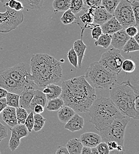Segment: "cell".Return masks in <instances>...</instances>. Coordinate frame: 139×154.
Wrapping results in <instances>:
<instances>
[{
  "label": "cell",
  "instance_id": "obj_1",
  "mask_svg": "<svg viewBox=\"0 0 139 154\" xmlns=\"http://www.w3.org/2000/svg\"><path fill=\"white\" fill-rule=\"evenodd\" d=\"M61 98L64 105L78 113H86L97 98L95 89L86 81L84 75L65 81L62 84Z\"/></svg>",
  "mask_w": 139,
  "mask_h": 154
},
{
  "label": "cell",
  "instance_id": "obj_2",
  "mask_svg": "<svg viewBox=\"0 0 139 154\" xmlns=\"http://www.w3.org/2000/svg\"><path fill=\"white\" fill-rule=\"evenodd\" d=\"M31 78L40 90L59 82L62 68L59 61L47 54H34L30 59Z\"/></svg>",
  "mask_w": 139,
  "mask_h": 154
},
{
  "label": "cell",
  "instance_id": "obj_3",
  "mask_svg": "<svg viewBox=\"0 0 139 154\" xmlns=\"http://www.w3.org/2000/svg\"><path fill=\"white\" fill-rule=\"evenodd\" d=\"M110 89V99L120 113L135 120L139 119V91L130 80L116 84Z\"/></svg>",
  "mask_w": 139,
  "mask_h": 154
},
{
  "label": "cell",
  "instance_id": "obj_4",
  "mask_svg": "<svg viewBox=\"0 0 139 154\" xmlns=\"http://www.w3.org/2000/svg\"><path fill=\"white\" fill-rule=\"evenodd\" d=\"M90 122L97 130H101L111 125L115 120L124 117L110 98H96L88 110Z\"/></svg>",
  "mask_w": 139,
  "mask_h": 154
},
{
  "label": "cell",
  "instance_id": "obj_5",
  "mask_svg": "<svg viewBox=\"0 0 139 154\" xmlns=\"http://www.w3.org/2000/svg\"><path fill=\"white\" fill-rule=\"evenodd\" d=\"M84 76L95 89H110L117 83V75L104 68L99 62L92 63L86 69Z\"/></svg>",
  "mask_w": 139,
  "mask_h": 154
},
{
  "label": "cell",
  "instance_id": "obj_6",
  "mask_svg": "<svg viewBox=\"0 0 139 154\" xmlns=\"http://www.w3.org/2000/svg\"><path fill=\"white\" fill-rule=\"evenodd\" d=\"M130 121V117L124 116L115 120L111 125L99 131L102 140L107 143L114 141L123 146L125 128Z\"/></svg>",
  "mask_w": 139,
  "mask_h": 154
},
{
  "label": "cell",
  "instance_id": "obj_7",
  "mask_svg": "<svg viewBox=\"0 0 139 154\" xmlns=\"http://www.w3.org/2000/svg\"><path fill=\"white\" fill-rule=\"evenodd\" d=\"M6 11L0 12V33H8L17 28L24 20L21 11H17L4 5Z\"/></svg>",
  "mask_w": 139,
  "mask_h": 154
},
{
  "label": "cell",
  "instance_id": "obj_8",
  "mask_svg": "<svg viewBox=\"0 0 139 154\" xmlns=\"http://www.w3.org/2000/svg\"><path fill=\"white\" fill-rule=\"evenodd\" d=\"M124 59L120 51L113 48L104 52L98 62L107 70L117 75L121 71V65Z\"/></svg>",
  "mask_w": 139,
  "mask_h": 154
},
{
  "label": "cell",
  "instance_id": "obj_9",
  "mask_svg": "<svg viewBox=\"0 0 139 154\" xmlns=\"http://www.w3.org/2000/svg\"><path fill=\"white\" fill-rule=\"evenodd\" d=\"M4 71L13 79L24 84L26 86L36 85L31 78L30 65L24 62L19 63L5 69Z\"/></svg>",
  "mask_w": 139,
  "mask_h": 154
},
{
  "label": "cell",
  "instance_id": "obj_10",
  "mask_svg": "<svg viewBox=\"0 0 139 154\" xmlns=\"http://www.w3.org/2000/svg\"><path fill=\"white\" fill-rule=\"evenodd\" d=\"M113 16L119 21L124 29L130 26H136L131 1L129 0L120 1L114 11Z\"/></svg>",
  "mask_w": 139,
  "mask_h": 154
},
{
  "label": "cell",
  "instance_id": "obj_11",
  "mask_svg": "<svg viewBox=\"0 0 139 154\" xmlns=\"http://www.w3.org/2000/svg\"><path fill=\"white\" fill-rule=\"evenodd\" d=\"M26 87L27 86L13 79L7 75L4 70L0 71V87L4 88L8 92L20 95L24 88Z\"/></svg>",
  "mask_w": 139,
  "mask_h": 154
},
{
  "label": "cell",
  "instance_id": "obj_12",
  "mask_svg": "<svg viewBox=\"0 0 139 154\" xmlns=\"http://www.w3.org/2000/svg\"><path fill=\"white\" fill-rule=\"evenodd\" d=\"M93 24L101 26L108 20L111 18L113 15L108 13L101 5L96 7H92Z\"/></svg>",
  "mask_w": 139,
  "mask_h": 154
},
{
  "label": "cell",
  "instance_id": "obj_13",
  "mask_svg": "<svg viewBox=\"0 0 139 154\" xmlns=\"http://www.w3.org/2000/svg\"><path fill=\"white\" fill-rule=\"evenodd\" d=\"M35 88L33 86L30 85L25 87L19 98V106L25 109H30V104L34 96Z\"/></svg>",
  "mask_w": 139,
  "mask_h": 154
},
{
  "label": "cell",
  "instance_id": "obj_14",
  "mask_svg": "<svg viewBox=\"0 0 139 154\" xmlns=\"http://www.w3.org/2000/svg\"><path fill=\"white\" fill-rule=\"evenodd\" d=\"M130 38L126 33L125 29H122L111 35V44L114 48L121 51Z\"/></svg>",
  "mask_w": 139,
  "mask_h": 154
},
{
  "label": "cell",
  "instance_id": "obj_15",
  "mask_svg": "<svg viewBox=\"0 0 139 154\" xmlns=\"http://www.w3.org/2000/svg\"><path fill=\"white\" fill-rule=\"evenodd\" d=\"M83 146L93 148L97 146L102 141L100 135L94 132H86L80 135V139Z\"/></svg>",
  "mask_w": 139,
  "mask_h": 154
},
{
  "label": "cell",
  "instance_id": "obj_16",
  "mask_svg": "<svg viewBox=\"0 0 139 154\" xmlns=\"http://www.w3.org/2000/svg\"><path fill=\"white\" fill-rule=\"evenodd\" d=\"M1 113L3 121L10 128H13L18 124L16 108L7 106Z\"/></svg>",
  "mask_w": 139,
  "mask_h": 154
},
{
  "label": "cell",
  "instance_id": "obj_17",
  "mask_svg": "<svg viewBox=\"0 0 139 154\" xmlns=\"http://www.w3.org/2000/svg\"><path fill=\"white\" fill-rule=\"evenodd\" d=\"M83 125V118L78 113H75V115L65 123L64 128L72 132H74L82 129Z\"/></svg>",
  "mask_w": 139,
  "mask_h": 154
},
{
  "label": "cell",
  "instance_id": "obj_18",
  "mask_svg": "<svg viewBox=\"0 0 139 154\" xmlns=\"http://www.w3.org/2000/svg\"><path fill=\"white\" fill-rule=\"evenodd\" d=\"M102 33L113 35L119 30L123 29L122 26L120 24L119 21L116 19L114 16L108 20L103 24L101 26Z\"/></svg>",
  "mask_w": 139,
  "mask_h": 154
},
{
  "label": "cell",
  "instance_id": "obj_19",
  "mask_svg": "<svg viewBox=\"0 0 139 154\" xmlns=\"http://www.w3.org/2000/svg\"><path fill=\"white\" fill-rule=\"evenodd\" d=\"M42 92L46 95L47 100L58 98L62 93V87L55 84H50L45 87Z\"/></svg>",
  "mask_w": 139,
  "mask_h": 154
},
{
  "label": "cell",
  "instance_id": "obj_20",
  "mask_svg": "<svg viewBox=\"0 0 139 154\" xmlns=\"http://www.w3.org/2000/svg\"><path fill=\"white\" fill-rule=\"evenodd\" d=\"M87 48V46L83 43L82 39H79L76 40L73 45V49L75 51L78 57V62L79 68H81L82 60L85 55V51Z\"/></svg>",
  "mask_w": 139,
  "mask_h": 154
},
{
  "label": "cell",
  "instance_id": "obj_21",
  "mask_svg": "<svg viewBox=\"0 0 139 154\" xmlns=\"http://www.w3.org/2000/svg\"><path fill=\"white\" fill-rule=\"evenodd\" d=\"M47 103V98L46 95L40 90H36L34 96L30 104V109L33 112V109L36 105L39 104L43 106H46Z\"/></svg>",
  "mask_w": 139,
  "mask_h": 154
},
{
  "label": "cell",
  "instance_id": "obj_22",
  "mask_svg": "<svg viewBox=\"0 0 139 154\" xmlns=\"http://www.w3.org/2000/svg\"><path fill=\"white\" fill-rule=\"evenodd\" d=\"M75 112L71 107L65 106L61 107L58 112V117L60 121L63 123H66L73 116Z\"/></svg>",
  "mask_w": 139,
  "mask_h": 154
},
{
  "label": "cell",
  "instance_id": "obj_23",
  "mask_svg": "<svg viewBox=\"0 0 139 154\" xmlns=\"http://www.w3.org/2000/svg\"><path fill=\"white\" fill-rule=\"evenodd\" d=\"M83 145L79 139L74 138L69 140L66 143V148L69 154H80Z\"/></svg>",
  "mask_w": 139,
  "mask_h": 154
},
{
  "label": "cell",
  "instance_id": "obj_24",
  "mask_svg": "<svg viewBox=\"0 0 139 154\" xmlns=\"http://www.w3.org/2000/svg\"><path fill=\"white\" fill-rule=\"evenodd\" d=\"M71 0H54L52 7L56 13L65 11L69 9Z\"/></svg>",
  "mask_w": 139,
  "mask_h": 154
},
{
  "label": "cell",
  "instance_id": "obj_25",
  "mask_svg": "<svg viewBox=\"0 0 139 154\" xmlns=\"http://www.w3.org/2000/svg\"><path fill=\"white\" fill-rule=\"evenodd\" d=\"M64 106V102L61 98H55L53 99L49 100L46 109L48 111L55 112L58 111L61 107Z\"/></svg>",
  "mask_w": 139,
  "mask_h": 154
},
{
  "label": "cell",
  "instance_id": "obj_26",
  "mask_svg": "<svg viewBox=\"0 0 139 154\" xmlns=\"http://www.w3.org/2000/svg\"><path fill=\"white\" fill-rule=\"evenodd\" d=\"M122 51L125 53H130L139 51V44L134 38H130L124 45Z\"/></svg>",
  "mask_w": 139,
  "mask_h": 154
},
{
  "label": "cell",
  "instance_id": "obj_27",
  "mask_svg": "<svg viewBox=\"0 0 139 154\" xmlns=\"http://www.w3.org/2000/svg\"><path fill=\"white\" fill-rule=\"evenodd\" d=\"M111 35L102 33L98 38L95 40L94 44L96 46H101L105 49H107L111 45Z\"/></svg>",
  "mask_w": 139,
  "mask_h": 154
},
{
  "label": "cell",
  "instance_id": "obj_28",
  "mask_svg": "<svg viewBox=\"0 0 139 154\" xmlns=\"http://www.w3.org/2000/svg\"><path fill=\"white\" fill-rule=\"evenodd\" d=\"M19 98L20 95L18 94L8 92L6 97V103L8 106L17 108L19 106Z\"/></svg>",
  "mask_w": 139,
  "mask_h": 154
},
{
  "label": "cell",
  "instance_id": "obj_29",
  "mask_svg": "<svg viewBox=\"0 0 139 154\" xmlns=\"http://www.w3.org/2000/svg\"><path fill=\"white\" fill-rule=\"evenodd\" d=\"M120 1L121 0H101V5H102L108 13L113 15L114 11Z\"/></svg>",
  "mask_w": 139,
  "mask_h": 154
},
{
  "label": "cell",
  "instance_id": "obj_30",
  "mask_svg": "<svg viewBox=\"0 0 139 154\" xmlns=\"http://www.w3.org/2000/svg\"><path fill=\"white\" fill-rule=\"evenodd\" d=\"M10 130L11 134L8 143V146L11 151H14L20 145L21 139L11 128H10Z\"/></svg>",
  "mask_w": 139,
  "mask_h": 154
},
{
  "label": "cell",
  "instance_id": "obj_31",
  "mask_svg": "<svg viewBox=\"0 0 139 154\" xmlns=\"http://www.w3.org/2000/svg\"><path fill=\"white\" fill-rule=\"evenodd\" d=\"M46 119L41 114L34 113V126L33 130L38 132L40 131L44 126Z\"/></svg>",
  "mask_w": 139,
  "mask_h": 154
},
{
  "label": "cell",
  "instance_id": "obj_32",
  "mask_svg": "<svg viewBox=\"0 0 139 154\" xmlns=\"http://www.w3.org/2000/svg\"><path fill=\"white\" fill-rule=\"evenodd\" d=\"M24 7L31 9L36 10L41 8L43 4V0H19Z\"/></svg>",
  "mask_w": 139,
  "mask_h": 154
},
{
  "label": "cell",
  "instance_id": "obj_33",
  "mask_svg": "<svg viewBox=\"0 0 139 154\" xmlns=\"http://www.w3.org/2000/svg\"><path fill=\"white\" fill-rule=\"evenodd\" d=\"M69 9L74 14L79 13L82 10H85L83 0H71Z\"/></svg>",
  "mask_w": 139,
  "mask_h": 154
},
{
  "label": "cell",
  "instance_id": "obj_34",
  "mask_svg": "<svg viewBox=\"0 0 139 154\" xmlns=\"http://www.w3.org/2000/svg\"><path fill=\"white\" fill-rule=\"evenodd\" d=\"M77 19L75 14H74L70 9L64 11L63 14L60 18L61 22L65 24L68 25L74 23V21Z\"/></svg>",
  "mask_w": 139,
  "mask_h": 154
},
{
  "label": "cell",
  "instance_id": "obj_35",
  "mask_svg": "<svg viewBox=\"0 0 139 154\" xmlns=\"http://www.w3.org/2000/svg\"><path fill=\"white\" fill-rule=\"evenodd\" d=\"M80 19L81 21L85 24V27L87 26H90L94 25L93 24V13H92V7L89 8L88 12L85 13L83 15L80 16Z\"/></svg>",
  "mask_w": 139,
  "mask_h": 154
},
{
  "label": "cell",
  "instance_id": "obj_36",
  "mask_svg": "<svg viewBox=\"0 0 139 154\" xmlns=\"http://www.w3.org/2000/svg\"><path fill=\"white\" fill-rule=\"evenodd\" d=\"M136 69V64L131 59H124L121 65V70L126 73H131Z\"/></svg>",
  "mask_w": 139,
  "mask_h": 154
},
{
  "label": "cell",
  "instance_id": "obj_37",
  "mask_svg": "<svg viewBox=\"0 0 139 154\" xmlns=\"http://www.w3.org/2000/svg\"><path fill=\"white\" fill-rule=\"evenodd\" d=\"M11 128L20 137V139L27 137L29 133L24 124H17Z\"/></svg>",
  "mask_w": 139,
  "mask_h": 154
},
{
  "label": "cell",
  "instance_id": "obj_38",
  "mask_svg": "<svg viewBox=\"0 0 139 154\" xmlns=\"http://www.w3.org/2000/svg\"><path fill=\"white\" fill-rule=\"evenodd\" d=\"M16 113L18 124H24L26 119L29 115L26 109L19 107L16 108Z\"/></svg>",
  "mask_w": 139,
  "mask_h": 154
},
{
  "label": "cell",
  "instance_id": "obj_39",
  "mask_svg": "<svg viewBox=\"0 0 139 154\" xmlns=\"http://www.w3.org/2000/svg\"><path fill=\"white\" fill-rule=\"evenodd\" d=\"M67 58L68 59L71 64L75 68H78V57L76 54L73 48H72L68 52L67 54Z\"/></svg>",
  "mask_w": 139,
  "mask_h": 154
},
{
  "label": "cell",
  "instance_id": "obj_40",
  "mask_svg": "<svg viewBox=\"0 0 139 154\" xmlns=\"http://www.w3.org/2000/svg\"><path fill=\"white\" fill-rule=\"evenodd\" d=\"M131 4L135 19L136 26V27H138L139 26V2L138 1L134 0L131 1Z\"/></svg>",
  "mask_w": 139,
  "mask_h": 154
},
{
  "label": "cell",
  "instance_id": "obj_41",
  "mask_svg": "<svg viewBox=\"0 0 139 154\" xmlns=\"http://www.w3.org/2000/svg\"><path fill=\"white\" fill-rule=\"evenodd\" d=\"M24 125L28 129L29 132H32L34 126V113L33 112H31L30 114H29L24 123Z\"/></svg>",
  "mask_w": 139,
  "mask_h": 154
},
{
  "label": "cell",
  "instance_id": "obj_42",
  "mask_svg": "<svg viewBox=\"0 0 139 154\" xmlns=\"http://www.w3.org/2000/svg\"><path fill=\"white\" fill-rule=\"evenodd\" d=\"M98 154H109L110 150L108 149V145L105 142H101L99 144L96 146Z\"/></svg>",
  "mask_w": 139,
  "mask_h": 154
},
{
  "label": "cell",
  "instance_id": "obj_43",
  "mask_svg": "<svg viewBox=\"0 0 139 154\" xmlns=\"http://www.w3.org/2000/svg\"><path fill=\"white\" fill-rule=\"evenodd\" d=\"M102 33V32L101 26L98 24H94L91 31V36L92 38L95 40H97Z\"/></svg>",
  "mask_w": 139,
  "mask_h": 154
},
{
  "label": "cell",
  "instance_id": "obj_44",
  "mask_svg": "<svg viewBox=\"0 0 139 154\" xmlns=\"http://www.w3.org/2000/svg\"><path fill=\"white\" fill-rule=\"evenodd\" d=\"M85 10H86V7H96L101 5V0H83Z\"/></svg>",
  "mask_w": 139,
  "mask_h": 154
},
{
  "label": "cell",
  "instance_id": "obj_45",
  "mask_svg": "<svg viewBox=\"0 0 139 154\" xmlns=\"http://www.w3.org/2000/svg\"><path fill=\"white\" fill-rule=\"evenodd\" d=\"M125 31L127 35L130 38H133L138 33V30L136 26H128L125 29Z\"/></svg>",
  "mask_w": 139,
  "mask_h": 154
},
{
  "label": "cell",
  "instance_id": "obj_46",
  "mask_svg": "<svg viewBox=\"0 0 139 154\" xmlns=\"http://www.w3.org/2000/svg\"><path fill=\"white\" fill-rule=\"evenodd\" d=\"M8 136V129L1 123L0 122V141H1L3 139H5Z\"/></svg>",
  "mask_w": 139,
  "mask_h": 154
},
{
  "label": "cell",
  "instance_id": "obj_47",
  "mask_svg": "<svg viewBox=\"0 0 139 154\" xmlns=\"http://www.w3.org/2000/svg\"><path fill=\"white\" fill-rule=\"evenodd\" d=\"M44 107L43 106H42L41 105H36L33 109V113H36V114H41L44 112Z\"/></svg>",
  "mask_w": 139,
  "mask_h": 154
},
{
  "label": "cell",
  "instance_id": "obj_48",
  "mask_svg": "<svg viewBox=\"0 0 139 154\" xmlns=\"http://www.w3.org/2000/svg\"><path fill=\"white\" fill-rule=\"evenodd\" d=\"M24 5L23 4H22V2L20 1L19 0H17L16 1V3L14 5V7L13 8V10L17 11H22L23 9H24Z\"/></svg>",
  "mask_w": 139,
  "mask_h": 154
},
{
  "label": "cell",
  "instance_id": "obj_49",
  "mask_svg": "<svg viewBox=\"0 0 139 154\" xmlns=\"http://www.w3.org/2000/svg\"><path fill=\"white\" fill-rule=\"evenodd\" d=\"M108 146V149L110 150V151H112L114 149H116L118 144L117 142H114V141H111V142H108L107 143Z\"/></svg>",
  "mask_w": 139,
  "mask_h": 154
},
{
  "label": "cell",
  "instance_id": "obj_50",
  "mask_svg": "<svg viewBox=\"0 0 139 154\" xmlns=\"http://www.w3.org/2000/svg\"><path fill=\"white\" fill-rule=\"evenodd\" d=\"M56 154H69V152L66 148V147H63L62 146H60L57 149Z\"/></svg>",
  "mask_w": 139,
  "mask_h": 154
},
{
  "label": "cell",
  "instance_id": "obj_51",
  "mask_svg": "<svg viewBox=\"0 0 139 154\" xmlns=\"http://www.w3.org/2000/svg\"><path fill=\"white\" fill-rule=\"evenodd\" d=\"M7 106L5 98H0V114L2 111Z\"/></svg>",
  "mask_w": 139,
  "mask_h": 154
},
{
  "label": "cell",
  "instance_id": "obj_52",
  "mask_svg": "<svg viewBox=\"0 0 139 154\" xmlns=\"http://www.w3.org/2000/svg\"><path fill=\"white\" fill-rule=\"evenodd\" d=\"M81 154H92V152H91V148L88 147V146H83L82 149V151H81Z\"/></svg>",
  "mask_w": 139,
  "mask_h": 154
},
{
  "label": "cell",
  "instance_id": "obj_53",
  "mask_svg": "<svg viewBox=\"0 0 139 154\" xmlns=\"http://www.w3.org/2000/svg\"><path fill=\"white\" fill-rule=\"evenodd\" d=\"M7 93L8 91L6 90H5L2 87H0V98H5Z\"/></svg>",
  "mask_w": 139,
  "mask_h": 154
},
{
  "label": "cell",
  "instance_id": "obj_54",
  "mask_svg": "<svg viewBox=\"0 0 139 154\" xmlns=\"http://www.w3.org/2000/svg\"><path fill=\"white\" fill-rule=\"evenodd\" d=\"M91 152H92V154H98V151L96 146L91 148Z\"/></svg>",
  "mask_w": 139,
  "mask_h": 154
},
{
  "label": "cell",
  "instance_id": "obj_55",
  "mask_svg": "<svg viewBox=\"0 0 139 154\" xmlns=\"http://www.w3.org/2000/svg\"><path fill=\"white\" fill-rule=\"evenodd\" d=\"M116 149H117L118 151H119V152H122V151H123V146H120V145H118V146H117Z\"/></svg>",
  "mask_w": 139,
  "mask_h": 154
},
{
  "label": "cell",
  "instance_id": "obj_56",
  "mask_svg": "<svg viewBox=\"0 0 139 154\" xmlns=\"http://www.w3.org/2000/svg\"><path fill=\"white\" fill-rule=\"evenodd\" d=\"M136 40V42L138 43H139V32L133 37Z\"/></svg>",
  "mask_w": 139,
  "mask_h": 154
},
{
  "label": "cell",
  "instance_id": "obj_57",
  "mask_svg": "<svg viewBox=\"0 0 139 154\" xmlns=\"http://www.w3.org/2000/svg\"><path fill=\"white\" fill-rule=\"evenodd\" d=\"M8 0H0V2L2 3V4H5Z\"/></svg>",
  "mask_w": 139,
  "mask_h": 154
},
{
  "label": "cell",
  "instance_id": "obj_58",
  "mask_svg": "<svg viewBox=\"0 0 139 154\" xmlns=\"http://www.w3.org/2000/svg\"><path fill=\"white\" fill-rule=\"evenodd\" d=\"M0 142H1V141H0ZM0 154H1V152H0Z\"/></svg>",
  "mask_w": 139,
  "mask_h": 154
}]
</instances>
